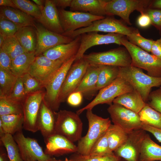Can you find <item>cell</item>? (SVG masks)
<instances>
[{"instance_id": "29", "label": "cell", "mask_w": 161, "mask_h": 161, "mask_svg": "<svg viewBox=\"0 0 161 161\" xmlns=\"http://www.w3.org/2000/svg\"><path fill=\"white\" fill-rule=\"evenodd\" d=\"M35 57V52H26L18 56L12 61L11 72L17 77L28 73Z\"/></svg>"}, {"instance_id": "53", "label": "cell", "mask_w": 161, "mask_h": 161, "mask_svg": "<svg viewBox=\"0 0 161 161\" xmlns=\"http://www.w3.org/2000/svg\"><path fill=\"white\" fill-rule=\"evenodd\" d=\"M0 6L17 8L13 0H0Z\"/></svg>"}, {"instance_id": "46", "label": "cell", "mask_w": 161, "mask_h": 161, "mask_svg": "<svg viewBox=\"0 0 161 161\" xmlns=\"http://www.w3.org/2000/svg\"><path fill=\"white\" fill-rule=\"evenodd\" d=\"M146 13L150 18L151 24L159 31L161 29V10L149 8Z\"/></svg>"}, {"instance_id": "50", "label": "cell", "mask_w": 161, "mask_h": 161, "mask_svg": "<svg viewBox=\"0 0 161 161\" xmlns=\"http://www.w3.org/2000/svg\"><path fill=\"white\" fill-rule=\"evenodd\" d=\"M141 129L151 133L159 142L161 143V129L153 127L143 123Z\"/></svg>"}, {"instance_id": "27", "label": "cell", "mask_w": 161, "mask_h": 161, "mask_svg": "<svg viewBox=\"0 0 161 161\" xmlns=\"http://www.w3.org/2000/svg\"><path fill=\"white\" fill-rule=\"evenodd\" d=\"M161 161V146L146 134L142 142L138 161Z\"/></svg>"}, {"instance_id": "6", "label": "cell", "mask_w": 161, "mask_h": 161, "mask_svg": "<svg viewBox=\"0 0 161 161\" xmlns=\"http://www.w3.org/2000/svg\"><path fill=\"white\" fill-rule=\"evenodd\" d=\"M90 66L107 65L124 67L131 65L132 59L126 49L119 47L100 52L84 54L82 57Z\"/></svg>"}, {"instance_id": "38", "label": "cell", "mask_w": 161, "mask_h": 161, "mask_svg": "<svg viewBox=\"0 0 161 161\" xmlns=\"http://www.w3.org/2000/svg\"><path fill=\"white\" fill-rule=\"evenodd\" d=\"M17 9L35 18L37 21L41 18V12L37 5L28 0H13Z\"/></svg>"}, {"instance_id": "24", "label": "cell", "mask_w": 161, "mask_h": 161, "mask_svg": "<svg viewBox=\"0 0 161 161\" xmlns=\"http://www.w3.org/2000/svg\"><path fill=\"white\" fill-rule=\"evenodd\" d=\"M0 17L10 21L19 27H35L36 25L33 17L17 8L0 6Z\"/></svg>"}, {"instance_id": "1", "label": "cell", "mask_w": 161, "mask_h": 161, "mask_svg": "<svg viewBox=\"0 0 161 161\" xmlns=\"http://www.w3.org/2000/svg\"><path fill=\"white\" fill-rule=\"evenodd\" d=\"M119 76L128 82L146 103L151 88L161 86V77L149 76L141 69L131 65L119 67Z\"/></svg>"}, {"instance_id": "41", "label": "cell", "mask_w": 161, "mask_h": 161, "mask_svg": "<svg viewBox=\"0 0 161 161\" xmlns=\"http://www.w3.org/2000/svg\"><path fill=\"white\" fill-rule=\"evenodd\" d=\"M121 158L114 153L103 156L83 155L74 153L70 157L72 161H120Z\"/></svg>"}, {"instance_id": "20", "label": "cell", "mask_w": 161, "mask_h": 161, "mask_svg": "<svg viewBox=\"0 0 161 161\" xmlns=\"http://www.w3.org/2000/svg\"><path fill=\"white\" fill-rule=\"evenodd\" d=\"M44 140L46 144L44 152L50 156L77 152V146L60 134L55 133Z\"/></svg>"}, {"instance_id": "2", "label": "cell", "mask_w": 161, "mask_h": 161, "mask_svg": "<svg viewBox=\"0 0 161 161\" xmlns=\"http://www.w3.org/2000/svg\"><path fill=\"white\" fill-rule=\"evenodd\" d=\"M86 117L89 127L86 135L78 141L77 153L83 155H89L91 149L97 139L111 124L109 118H103L94 114L92 109L86 110Z\"/></svg>"}, {"instance_id": "39", "label": "cell", "mask_w": 161, "mask_h": 161, "mask_svg": "<svg viewBox=\"0 0 161 161\" xmlns=\"http://www.w3.org/2000/svg\"><path fill=\"white\" fill-rule=\"evenodd\" d=\"M114 154L109 148L106 131L96 141L92 146L89 155L103 156Z\"/></svg>"}, {"instance_id": "16", "label": "cell", "mask_w": 161, "mask_h": 161, "mask_svg": "<svg viewBox=\"0 0 161 161\" xmlns=\"http://www.w3.org/2000/svg\"><path fill=\"white\" fill-rule=\"evenodd\" d=\"M37 36L35 51L36 57L56 46L68 43L74 38L56 33L47 30L41 24H36L35 27Z\"/></svg>"}, {"instance_id": "8", "label": "cell", "mask_w": 161, "mask_h": 161, "mask_svg": "<svg viewBox=\"0 0 161 161\" xmlns=\"http://www.w3.org/2000/svg\"><path fill=\"white\" fill-rule=\"evenodd\" d=\"M134 89L128 82L118 75L111 84L100 90L91 102L78 110L76 113L79 115L85 110L92 109L95 106L100 104H106L110 105L117 97Z\"/></svg>"}, {"instance_id": "58", "label": "cell", "mask_w": 161, "mask_h": 161, "mask_svg": "<svg viewBox=\"0 0 161 161\" xmlns=\"http://www.w3.org/2000/svg\"><path fill=\"white\" fill-rule=\"evenodd\" d=\"M65 161H72L70 159H68L67 158H66Z\"/></svg>"}, {"instance_id": "12", "label": "cell", "mask_w": 161, "mask_h": 161, "mask_svg": "<svg viewBox=\"0 0 161 161\" xmlns=\"http://www.w3.org/2000/svg\"><path fill=\"white\" fill-rule=\"evenodd\" d=\"M58 9L64 33L71 32L88 27L94 21L103 19L105 17L96 16L88 13Z\"/></svg>"}, {"instance_id": "32", "label": "cell", "mask_w": 161, "mask_h": 161, "mask_svg": "<svg viewBox=\"0 0 161 161\" xmlns=\"http://www.w3.org/2000/svg\"><path fill=\"white\" fill-rule=\"evenodd\" d=\"M106 133L109 149L113 152L125 142L128 134L119 126L112 124Z\"/></svg>"}, {"instance_id": "23", "label": "cell", "mask_w": 161, "mask_h": 161, "mask_svg": "<svg viewBox=\"0 0 161 161\" xmlns=\"http://www.w3.org/2000/svg\"><path fill=\"white\" fill-rule=\"evenodd\" d=\"M108 0H72L70 11L88 13L96 16H106L105 7Z\"/></svg>"}, {"instance_id": "11", "label": "cell", "mask_w": 161, "mask_h": 161, "mask_svg": "<svg viewBox=\"0 0 161 161\" xmlns=\"http://www.w3.org/2000/svg\"><path fill=\"white\" fill-rule=\"evenodd\" d=\"M107 110L113 124L127 133L141 129L142 123L138 114L115 103L109 105Z\"/></svg>"}, {"instance_id": "21", "label": "cell", "mask_w": 161, "mask_h": 161, "mask_svg": "<svg viewBox=\"0 0 161 161\" xmlns=\"http://www.w3.org/2000/svg\"><path fill=\"white\" fill-rule=\"evenodd\" d=\"M41 15L37 21L45 28L60 34L64 33L60 21L58 8L52 0H45L44 7L41 11Z\"/></svg>"}, {"instance_id": "14", "label": "cell", "mask_w": 161, "mask_h": 161, "mask_svg": "<svg viewBox=\"0 0 161 161\" xmlns=\"http://www.w3.org/2000/svg\"><path fill=\"white\" fill-rule=\"evenodd\" d=\"M89 65L83 58L74 61L68 72L59 93L58 101L60 104L78 86Z\"/></svg>"}, {"instance_id": "60", "label": "cell", "mask_w": 161, "mask_h": 161, "mask_svg": "<svg viewBox=\"0 0 161 161\" xmlns=\"http://www.w3.org/2000/svg\"><path fill=\"white\" fill-rule=\"evenodd\" d=\"M57 161H61L60 160H57Z\"/></svg>"}, {"instance_id": "37", "label": "cell", "mask_w": 161, "mask_h": 161, "mask_svg": "<svg viewBox=\"0 0 161 161\" xmlns=\"http://www.w3.org/2000/svg\"><path fill=\"white\" fill-rule=\"evenodd\" d=\"M0 48L8 53L12 60L18 56L26 52L15 35L5 37Z\"/></svg>"}, {"instance_id": "4", "label": "cell", "mask_w": 161, "mask_h": 161, "mask_svg": "<svg viewBox=\"0 0 161 161\" xmlns=\"http://www.w3.org/2000/svg\"><path fill=\"white\" fill-rule=\"evenodd\" d=\"M75 58V56L64 63L43 86L46 89L44 100L54 112L58 111L59 108V95L68 72Z\"/></svg>"}, {"instance_id": "56", "label": "cell", "mask_w": 161, "mask_h": 161, "mask_svg": "<svg viewBox=\"0 0 161 161\" xmlns=\"http://www.w3.org/2000/svg\"><path fill=\"white\" fill-rule=\"evenodd\" d=\"M0 161H10L7 155L1 152L0 155Z\"/></svg>"}, {"instance_id": "61", "label": "cell", "mask_w": 161, "mask_h": 161, "mask_svg": "<svg viewBox=\"0 0 161 161\" xmlns=\"http://www.w3.org/2000/svg\"><path fill=\"white\" fill-rule=\"evenodd\" d=\"M126 161V160H125V161Z\"/></svg>"}, {"instance_id": "34", "label": "cell", "mask_w": 161, "mask_h": 161, "mask_svg": "<svg viewBox=\"0 0 161 161\" xmlns=\"http://www.w3.org/2000/svg\"><path fill=\"white\" fill-rule=\"evenodd\" d=\"M0 137V142L6 149L10 161H24L13 135L5 133Z\"/></svg>"}, {"instance_id": "9", "label": "cell", "mask_w": 161, "mask_h": 161, "mask_svg": "<svg viewBox=\"0 0 161 161\" xmlns=\"http://www.w3.org/2000/svg\"><path fill=\"white\" fill-rule=\"evenodd\" d=\"M152 0H108L105 7L106 16H117L125 23L131 25L129 18L130 14L136 10L141 14L146 13L149 8Z\"/></svg>"}, {"instance_id": "5", "label": "cell", "mask_w": 161, "mask_h": 161, "mask_svg": "<svg viewBox=\"0 0 161 161\" xmlns=\"http://www.w3.org/2000/svg\"><path fill=\"white\" fill-rule=\"evenodd\" d=\"M83 124L76 113L66 110L56 113L55 133L65 137L72 142L82 137Z\"/></svg>"}, {"instance_id": "42", "label": "cell", "mask_w": 161, "mask_h": 161, "mask_svg": "<svg viewBox=\"0 0 161 161\" xmlns=\"http://www.w3.org/2000/svg\"><path fill=\"white\" fill-rule=\"evenodd\" d=\"M27 95L25 92L22 77H18L11 92L7 97L13 100L23 104Z\"/></svg>"}, {"instance_id": "28", "label": "cell", "mask_w": 161, "mask_h": 161, "mask_svg": "<svg viewBox=\"0 0 161 161\" xmlns=\"http://www.w3.org/2000/svg\"><path fill=\"white\" fill-rule=\"evenodd\" d=\"M24 121L23 114L0 116V136L5 133L14 135L21 130Z\"/></svg>"}, {"instance_id": "51", "label": "cell", "mask_w": 161, "mask_h": 161, "mask_svg": "<svg viewBox=\"0 0 161 161\" xmlns=\"http://www.w3.org/2000/svg\"><path fill=\"white\" fill-rule=\"evenodd\" d=\"M151 54L161 59V38L156 41H154L152 46Z\"/></svg>"}, {"instance_id": "36", "label": "cell", "mask_w": 161, "mask_h": 161, "mask_svg": "<svg viewBox=\"0 0 161 161\" xmlns=\"http://www.w3.org/2000/svg\"><path fill=\"white\" fill-rule=\"evenodd\" d=\"M23 114V104L7 97L0 96V116Z\"/></svg>"}, {"instance_id": "44", "label": "cell", "mask_w": 161, "mask_h": 161, "mask_svg": "<svg viewBox=\"0 0 161 161\" xmlns=\"http://www.w3.org/2000/svg\"><path fill=\"white\" fill-rule=\"evenodd\" d=\"M19 28L10 21L0 17V33L4 37L14 35Z\"/></svg>"}, {"instance_id": "49", "label": "cell", "mask_w": 161, "mask_h": 161, "mask_svg": "<svg viewBox=\"0 0 161 161\" xmlns=\"http://www.w3.org/2000/svg\"><path fill=\"white\" fill-rule=\"evenodd\" d=\"M137 23L139 26L143 28L147 27L151 24L150 18L146 13L141 14L137 19Z\"/></svg>"}, {"instance_id": "30", "label": "cell", "mask_w": 161, "mask_h": 161, "mask_svg": "<svg viewBox=\"0 0 161 161\" xmlns=\"http://www.w3.org/2000/svg\"><path fill=\"white\" fill-rule=\"evenodd\" d=\"M14 35L26 52H35L37 44L35 27H19Z\"/></svg>"}, {"instance_id": "7", "label": "cell", "mask_w": 161, "mask_h": 161, "mask_svg": "<svg viewBox=\"0 0 161 161\" xmlns=\"http://www.w3.org/2000/svg\"><path fill=\"white\" fill-rule=\"evenodd\" d=\"M126 23L123 21L116 19L113 16H107L103 19L94 21L88 27L62 35L74 38L84 33L102 32L120 33L128 36L133 32L136 28L129 27Z\"/></svg>"}, {"instance_id": "47", "label": "cell", "mask_w": 161, "mask_h": 161, "mask_svg": "<svg viewBox=\"0 0 161 161\" xmlns=\"http://www.w3.org/2000/svg\"><path fill=\"white\" fill-rule=\"evenodd\" d=\"M12 59L8 53L0 48V69L11 72Z\"/></svg>"}, {"instance_id": "22", "label": "cell", "mask_w": 161, "mask_h": 161, "mask_svg": "<svg viewBox=\"0 0 161 161\" xmlns=\"http://www.w3.org/2000/svg\"><path fill=\"white\" fill-rule=\"evenodd\" d=\"M56 113L43 101L39 110L37 123L40 131L44 139L55 133Z\"/></svg>"}, {"instance_id": "40", "label": "cell", "mask_w": 161, "mask_h": 161, "mask_svg": "<svg viewBox=\"0 0 161 161\" xmlns=\"http://www.w3.org/2000/svg\"><path fill=\"white\" fill-rule=\"evenodd\" d=\"M126 37L131 43L135 45L147 52H151L154 41L152 39L146 38L140 34L138 30L136 28L131 34Z\"/></svg>"}, {"instance_id": "25", "label": "cell", "mask_w": 161, "mask_h": 161, "mask_svg": "<svg viewBox=\"0 0 161 161\" xmlns=\"http://www.w3.org/2000/svg\"><path fill=\"white\" fill-rule=\"evenodd\" d=\"M99 67L89 65L80 84L73 92H80L83 95H92L96 87Z\"/></svg>"}, {"instance_id": "18", "label": "cell", "mask_w": 161, "mask_h": 161, "mask_svg": "<svg viewBox=\"0 0 161 161\" xmlns=\"http://www.w3.org/2000/svg\"><path fill=\"white\" fill-rule=\"evenodd\" d=\"M63 63L60 60H51L42 54L36 57L28 73L38 80L43 88L46 82Z\"/></svg>"}, {"instance_id": "48", "label": "cell", "mask_w": 161, "mask_h": 161, "mask_svg": "<svg viewBox=\"0 0 161 161\" xmlns=\"http://www.w3.org/2000/svg\"><path fill=\"white\" fill-rule=\"evenodd\" d=\"M83 96V94L80 92H72L68 97L66 99L67 103L73 106H78L82 102Z\"/></svg>"}, {"instance_id": "15", "label": "cell", "mask_w": 161, "mask_h": 161, "mask_svg": "<svg viewBox=\"0 0 161 161\" xmlns=\"http://www.w3.org/2000/svg\"><path fill=\"white\" fill-rule=\"evenodd\" d=\"M146 134L142 129L129 132L126 141L114 152V154L126 161H138L142 144Z\"/></svg>"}, {"instance_id": "31", "label": "cell", "mask_w": 161, "mask_h": 161, "mask_svg": "<svg viewBox=\"0 0 161 161\" xmlns=\"http://www.w3.org/2000/svg\"><path fill=\"white\" fill-rule=\"evenodd\" d=\"M96 87L97 91L100 90L111 84L118 76L119 67L100 65Z\"/></svg>"}, {"instance_id": "59", "label": "cell", "mask_w": 161, "mask_h": 161, "mask_svg": "<svg viewBox=\"0 0 161 161\" xmlns=\"http://www.w3.org/2000/svg\"><path fill=\"white\" fill-rule=\"evenodd\" d=\"M159 34L160 36V37L161 38V29L159 30Z\"/></svg>"}, {"instance_id": "10", "label": "cell", "mask_w": 161, "mask_h": 161, "mask_svg": "<svg viewBox=\"0 0 161 161\" xmlns=\"http://www.w3.org/2000/svg\"><path fill=\"white\" fill-rule=\"evenodd\" d=\"M13 137L24 161H57L43 151L36 139L25 137L22 130L15 133Z\"/></svg>"}, {"instance_id": "35", "label": "cell", "mask_w": 161, "mask_h": 161, "mask_svg": "<svg viewBox=\"0 0 161 161\" xmlns=\"http://www.w3.org/2000/svg\"><path fill=\"white\" fill-rule=\"evenodd\" d=\"M18 78L11 72L0 69V96H9Z\"/></svg>"}, {"instance_id": "52", "label": "cell", "mask_w": 161, "mask_h": 161, "mask_svg": "<svg viewBox=\"0 0 161 161\" xmlns=\"http://www.w3.org/2000/svg\"><path fill=\"white\" fill-rule=\"evenodd\" d=\"M58 9H64L67 7H70L72 0H52Z\"/></svg>"}, {"instance_id": "19", "label": "cell", "mask_w": 161, "mask_h": 161, "mask_svg": "<svg viewBox=\"0 0 161 161\" xmlns=\"http://www.w3.org/2000/svg\"><path fill=\"white\" fill-rule=\"evenodd\" d=\"M81 38V35H78L71 42L56 46L42 55L51 60H60L64 63L76 56L80 47Z\"/></svg>"}, {"instance_id": "57", "label": "cell", "mask_w": 161, "mask_h": 161, "mask_svg": "<svg viewBox=\"0 0 161 161\" xmlns=\"http://www.w3.org/2000/svg\"><path fill=\"white\" fill-rule=\"evenodd\" d=\"M4 38L2 34L0 33V47L4 41Z\"/></svg>"}, {"instance_id": "26", "label": "cell", "mask_w": 161, "mask_h": 161, "mask_svg": "<svg viewBox=\"0 0 161 161\" xmlns=\"http://www.w3.org/2000/svg\"><path fill=\"white\" fill-rule=\"evenodd\" d=\"M113 103L122 105L138 114L146 104L139 93L134 89L117 97Z\"/></svg>"}, {"instance_id": "54", "label": "cell", "mask_w": 161, "mask_h": 161, "mask_svg": "<svg viewBox=\"0 0 161 161\" xmlns=\"http://www.w3.org/2000/svg\"><path fill=\"white\" fill-rule=\"evenodd\" d=\"M149 8L161 10V0H152Z\"/></svg>"}, {"instance_id": "17", "label": "cell", "mask_w": 161, "mask_h": 161, "mask_svg": "<svg viewBox=\"0 0 161 161\" xmlns=\"http://www.w3.org/2000/svg\"><path fill=\"white\" fill-rule=\"evenodd\" d=\"M80 44L75 61L82 58L85 52L93 46L114 43L121 45V40L126 36L120 33H108L100 34L96 32H90L81 35Z\"/></svg>"}, {"instance_id": "55", "label": "cell", "mask_w": 161, "mask_h": 161, "mask_svg": "<svg viewBox=\"0 0 161 161\" xmlns=\"http://www.w3.org/2000/svg\"><path fill=\"white\" fill-rule=\"evenodd\" d=\"M32 1L37 5L41 11L43 10L44 7L45 0H32Z\"/></svg>"}, {"instance_id": "13", "label": "cell", "mask_w": 161, "mask_h": 161, "mask_svg": "<svg viewBox=\"0 0 161 161\" xmlns=\"http://www.w3.org/2000/svg\"><path fill=\"white\" fill-rule=\"evenodd\" d=\"M45 92L40 90L27 94L23 103L24 121L23 128L32 132L39 131L37 119Z\"/></svg>"}, {"instance_id": "45", "label": "cell", "mask_w": 161, "mask_h": 161, "mask_svg": "<svg viewBox=\"0 0 161 161\" xmlns=\"http://www.w3.org/2000/svg\"><path fill=\"white\" fill-rule=\"evenodd\" d=\"M146 103L161 113V87L150 93Z\"/></svg>"}, {"instance_id": "33", "label": "cell", "mask_w": 161, "mask_h": 161, "mask_svg": "<svg viewBox=\"0 0 161 161\" xmlns=\"http://www.w3.org/2000/svg\"><path fill=\"white\" fill-rule=\"evenodd\" d=\"M138 114L143 124L161 129V113L146 103Z\"/></svg>"}, {"instance_id": "43", "label": "cell", "mask_w": 161, "mask_h": 161, "mask_svg": "<svg viewBox=\"0 0 161 161\" xmlns=\"http://www.w3.org/2000/svg\"><path fill=\"white\" fill-rule=\"evenodd\" d=\"M21 77L27 95L41 90L42 88L40 82L29 73L24 74Z\"/></svg>"}, {"instance_id": "3", "label": "cell", "mask_w": 161, "mask_h": 161, "mask_svg": "<svg viewBox=\"0 0 161 161\" xmlns=\"http://www.w3.org/2000/svg\"><path fill=\"white\" fill-rule=\"evenodd\" d=\"M120 42L121 45L125 47L131 56V65L145 70L149 76L161 77V59L130 43L126 36L123 38Z\"/></svg>"}]
</instances>
